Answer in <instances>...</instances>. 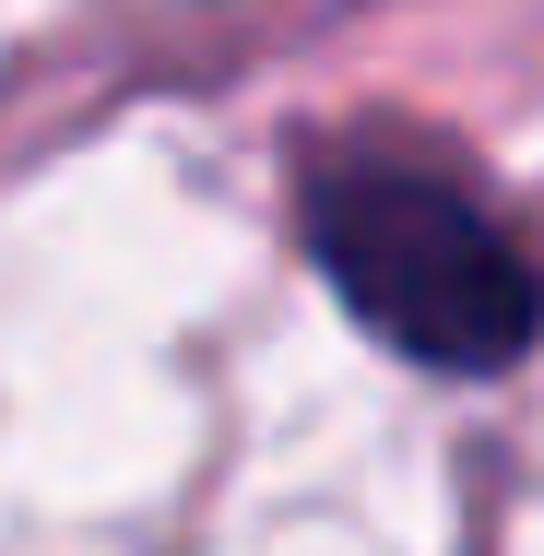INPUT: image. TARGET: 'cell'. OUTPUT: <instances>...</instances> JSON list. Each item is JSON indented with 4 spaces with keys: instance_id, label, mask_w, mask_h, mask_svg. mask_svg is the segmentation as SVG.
I'll list each match as a JSON object with an SVG mask.
<instances>
[{
    "instance_id": "6da1fadb",
    "label": "cell",
    "mask_w": 544,
    "mask_h": 556,
    "mask_svg": "<svg viewBox=\"0 0 544 556\" xmlns=\"http://www.w3.org/2000/svg\"><path fill=\"white\" fill-rule=\"evenodd\" d=\"M320 285L427 379H509L544 343V249L415 154H320L296 178Z\"/></svg>"
}]
</instances>
